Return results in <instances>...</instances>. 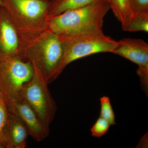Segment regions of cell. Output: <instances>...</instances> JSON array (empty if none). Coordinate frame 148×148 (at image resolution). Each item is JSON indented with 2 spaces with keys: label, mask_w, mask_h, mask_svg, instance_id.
<instances>
[{
  "label": "cell",
  "mask_w": 148,
  "mask_h": 148,
  "mask_svg": "<svg viewBox=\"0 0 148 148\" xmlns=\"http://www.w3.org/2000/svg\"><path fill=\"white\" fill-rule=\"evenodd\" d=\"M110 10L108 0H98L83 7L49 16L48 29L59 36L103 33L104 18Z\"/></svg>",
  "instance_id": "6da1fadb"
},
{
  "label": "cell",
  "mask_w": 148,
  "mask_h": 148,
  "mask_svg": "<svg viewBox=\"0 0 148 148\" xmlns=\"http://www.w3.org/2000/svg\"><path fill=\"white\" fill-rule=\"evenodd\" d=\"M63 49L59 36L48 29L25 48L22 57L32 64L49 84L61 63Z\"/></svg>",
  "instance_id": "7a4b0ae2"
},
{
  "label": "cell",
  "mask_w": 148,
  "mask_h": 148,
  "mask_svg": "<svg viewBox=\"0 0 148 148\" xmlns=\"http://www.w3.org/2000/svg\"><path fill=\"white\" fill-rule=\"evenodd\" d=\"M58 36L63 47V54L53 81L73 61L96 53H112L117 44V41L104 33Z\"/></svg>",
  "instance_id": "3957f363"
},
{
  "label": "cell",
  "mask_w": 148,
  "mask_h": 148,
  "mask_svg": "<svg viewBox=\"0 0 148 148\" xmlns=\"http://www.w3.org/2000/svg\"><path fill=\"white\" fill-rule=\"evenodd\" d=\"M34 73L29 61L19 56H0V94L5 105L22 95L23 86Z\"/></svg>",
  "instance_id": "277c9868"
},
{
  "label": "cell",
  "mask_w": 148,
  "mask_h": 148,
  "mask_svg": "<svg viewBox=\"0 0 148 148\" xmlns=\"http://www.w3.org/2000/svg\"><path fill=\"white\" fill-rule=\"evenodd\" d=\"M48 85L40 74L34 70L32 78L23 86L21 94L43 123L49 128L57 108Z\"/></svg>",
  "instance_id": "5b68a950"
},
{
  "label": "cell",
  "mask_w": 148,
  "mask_h": 148,
  "mask_svg": "<svg viewBox=\"0 0 148 148\" xmlns=\"http://www.w3.org/2000/svg\"><path fill=\"white\" fill-rule=\"evenodd\" d=\"M114 54L129 60L138 66L137 74L144 92L148 95V44L141 39L125 38L117 41Z\"/></svg>",
  "instance_id": "8992f818"
},
{
  "label": "cell",
  "mask_w": 148,
  "mask_h": 148,
  "mask_svg": "<svg viewBox=\"0 0 148 148\" xmlns=\"http://www.w3.org/2000/svg\"><path fill=\"white\" fill-rule=\"evenodd\" d=\"M9 112L19 117L28 128L30 136L37 142L45 140L50 129L40 119L36 112L21 95L7 105Z\"/></svg>",
  "instance_id": "52a82bcc"
},
{
  "label": "cell",
  "mask_w": 148,
  "mask_h": 148,
  "mask_svg": "<svg viewBox=\"0 0 148 148\" xmlns=\"http://www.w3.org/2000/svg\"><path fill=\"white\" fill-rule=\"evenodd\" d=\"M22 48L16 27L5 8L0 5V56L22 58Z\"/></svg>",
  "instance_id": "ba28073f"
},
{
  "label": "cell",
  "mask_w": 148,
  "mask_h": 148,
  "mask_svg": "<svg viewBox=\"0 0 148 148\" xmlns=\"http://www.w3.org/2000/svg\"><path fill=\"white\" fill-rule=\"evenodd\" d=\"M30 136L28 128L19 117L9 112L4 131L5 145L6 148H25Z\"/></svg>",
  "instance_id": "9c48e42d"
},
{
  "label": "cell",
  "mask_w": 148,
  "mask_h": 148,
  "mask_svg": "<svg viewBox=\"0 0 148 148\" xmlns=\"http://www.w3.org/2000/svg\"><path fill=\"white\" fill-rule=\"evenodd\" d=\"M110 9L121 24L122 28L128 24L133 16L130 0H108Z\"/></svg>",
  "instance_id": "30bf717a"
},
{
  "label": "cell",
  "mask_w": 148,
  "mask_h": 148,
  "mask_svg": "<svg viewBox=\"0 0 148 148\" xmlns=\"http://www.w3.org/2000/svg\"><path fill=\"white\" fill-rule=\"evenodd\" d=\"M98 0H63L49 10L48 16L58 15L69 10L83 7Z\"/></svg>",
  "instance_id": "8fae6325"
},
{
  "label": "cell",
  "mask_w": 148,
  "mask_h": 148,
  "mask_svg": "<svg viewBox=\"0 0 148 148\" xmlns=\"http://www.w3.org/2000/svg\"><path fill=\"white\" fill-rule=\"evenodd\" d=\"M122 29L125 32H143L148 33V12L135 14Z\"/></svg>",
  "instance_id": "7c38bea8"
},
{
  "label": "cell",
  "mask_w": 148,
  "mask_h": 148,
  "mask_svg": "<svg viewBox=\"0 0 148 148\" xmlns=\"http://www.w3.org/2000/svg\"><path fill=\"white\" fill-rule=\"evenodd\" d=\"M100 116L108 121L111 125H114L116 123L115 116L110 98L108 96H103L100 98Z\"/></svg>",
  "instance_id": "4fadbf2b"
},
{
  "label": "cell",
  "mask_w": 148,
  "mask_h": 148,
  "mask_svg": "<svg viewBox=\"0 0 148 148\" xmlns=\"http://www.w3.org/2000/svg\"><path fill=\"white\" fill-rule=\"evenodd\" d=\"M110 125L108 121L100 116L90 128L91 135L95 138H101L108 132Z\"/></svg>",
  "instance_id": "5bb4252c"
},
{
  "label": "cell",
  "mask_w": 148,
  "mask_h": 148,
  "mask_svg": "<svg viewBox=\"0 0 148 148\" xmlns=\"http://www.w3.org/2000/svg\"><path fill=\"white\" fill-rule=\"evenodd\" d=\"M9 112L3 101H0V148H5L4 131L8 117Z\"/></svg>",
  "instance_id": "9a60e30c"
},
{
  "label": "cell",
  "mask_w": 148,
  "mask_h": 148,
  "mask_svg": "<svg viewBox=\"0 0 148 148\" xmlns=\"http://www.w3.org/2000/svg\"><path fill=\"white\" fill-rule=\"evenodd\" d=\"M130 3L133 16L138 14L148 12V0H130Z\"/></svg>",
  "instance_id": "2e32d148"
},
{
  "label": "cell",
  "mask_w": 148,
  "mask_h": 148,
  "mask_svg": "<svg viewBox=\"0 0 148 148\" xmlns=\"http://www.w3.org/2000/svg\"><path fill=\"white\" fill-rule=\"evenodd\" d=\"M62 1L63 0H51V1H50V5H49V11L50 9L53 8L58 3Z\"/></svg>",
  "instance_id": "e0dca14e"
},
{
  "label": "cell",
  "mask_w": 148,
  "mask_h": 148,
  "mask_svg": "<svg viewBox=\"0 0 148 148\" xmlns=\"http://www.w3.org/2000/svg\"><path fill=\"white\" fill-rule=\"evenodd\" d=\"M0 5H3V0H0Z\"/></svg>",
  "instance_id": "ac0fdd59"
},
{
  "label": "cell",
  "mask_w": 148,
  "mask_h": 148,
  "mask_svg": "<svg viewBox=\"0 0 148 148\" xmlns=\"http://www.w3.org/2000/svg\"><path fill=\"white\" fill-rule=\"evenodd\" d=\"M1 94H0V101H1Z\"/></svg>",
  "instance_id": "d6986e66"
}]
</instances>
